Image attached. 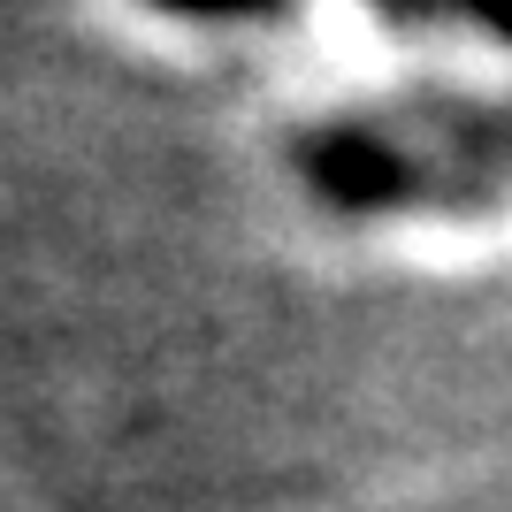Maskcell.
I'll use <instances>...</instances> for the list:
<instances>
[{"mask_svg":"<svg viewBox=\"0 0 512 512\" xmlns=\"http://www.w3.org/2000/svg\"><path fill=\"white\" fill-rule=\"evenodd\" d=\"M161 8H176V16H207V23H260V16H276L283 0H161Z\"/></svg>","mask_w":512,"mask_h":512,"instance_id":"obj_2","label":"cell"},{"mask_svg":"<svg viewBox=\"0 0 512 512\" xmlns=\"http://www.w3.org/2000/svg\"><path fill=\"white\" fill-rule=\"evenodd\" d=\"M383 8H398V16H428V8H451V16H474V23H490L497 39H512V0H383Z\"/></svg>","mask_w":512,"mask_h":512,"instance_id":"obj_1","label":"cell"}]
</instances>
